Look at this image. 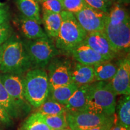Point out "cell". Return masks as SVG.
<instances>
[{"mask_svg":"<svg viewBox=\"0 0 130 130\" xmlns=\"http://www.w3.org/2000/svg\"><path fill=\"white\" fill-rule=\"evenodd\" d=\"M0 104L4 107L12 118H17L21 115V112L13 100L8 93L7 90L0 80Z\"/></svg>","mask_w":130,"mask_h":130,"instance_id":"22","label":"cell"},{"mask_svg":"<svg viewBox=\"0 0 130 130\" xmlns=\"http://www.w3.org/2000/svg\"><path fill=\"white\" fill-rule=\"evenodd\" d=\"M96 81L108 82L116 74L118 66L110 61H104L93 65Z\"/></svg>","mask_w":130,"mask_h":130,"instance_id":"20","label":"cell"},{"mask_svg":"<svg viewBox=\"0 0 130 130\" xmlns=\"http://www.w3.org/2000/svg\"><path fill=\"white\" fill-rule=\"evenodd\" d=\"M57 1H60V3H62V2H63V0H57Z\"/></svg>","mask_w":130,"mask_h":130,"instance_id":"40","label":"cell"},{"mask_svg":"<svg viewBox=\"0 0 130 130\" xmlns=\"http://www.w3.org/2000/svg\"><path fill=\"white\" fill-rule=\"evenodd\" d=\"M41 116L44 122L51 130L60 129L68 127L66 113L57 115H43L41 114Z\"/></svg>","mask_w":130,"mask_h":130,"instance_id":"26","label":"cell"},{"mask_svg":"<svg viewBox=\"0 0 130 130\" xmlns=\"http://www.w3.org/2000/svg\"><path fill=\"white\" fill-rule=\"evenodd\" d=\"M0 80L21 113L22 112L27 113L30 111L31 105L26 100L24 95L22 75L3 74L0 75Z\"/></svg>","mask_w":130,"mask_h":130,"instance_id":"7","label":"cell"},{"mask_svg":"<svg viewBox=\"0 0 130 130\" xmlns=\"http://www.w3.org/2000/svg\"><path fill=\"white\" fill-rule=\"evenodd\" d=\"M116 96L109 81L89 84L86 111L113 116L116 111Z\"/></svg>","mask_w":130,"mask_h":130,"instance_id":"2","label":"cell"},{"mask_svg":"<svg viewBox=\"0 0 130 130\" xmlns=\"http://www.w3.org/2000/svg\"><path fill=\"white\" fill-rule=\"evenodd\" d=\"M86 4L84 0H63L62 2L63 10L73 14L80 11Z\"/></svg>","mask_w":130,"mask_h":130,"instance_id":"27","label":"cell"},{"mask_svg":"<svg viewBox=\"0 0 130 130\" xmlns=\"http://www.w3.org/2000/svg\"><path fill=\"white\" fill-rule=\"evenodd\" d=\"M50 63L48 73H47L50 86H61L72 83V67L69 62L65 60L55 59Z\"/></svg>","mask_w":130,"mask_h":130,"instance_id":"10","label":"cell"},{"mask_svg":"<svg viewBox=\"0 0 130 130\" xmlns=\"http://www.w3.org/2000/svg\"><path fill=\"white\" fill-rule=\"evenodd\" d=\"M71 81L78 87L96 81L93 66L77 63L71 69Z\"/></svg>","mask_w":130,"mask_h":130,"instance_id":"15","label":"cell"},{"mask_svg":"<svg viewBox=\"0 0 130 130\" xmlns=\"http://www.w3.org/2000/svg\"><path fill=\"white\" fill-rule=\"evenodd\" d=\"M9 9L6 6H1L0 7V25L8 22L9 19Z\"/></svg>","mask_w":130,"mask_h":130,"instance_id":"32","label":"cell"},{"mask_svg":"<svg viewBox=\"0 0 130 130\" xmlns=\"http://www.w3.org/2000/svg\"><path fill=\"white\" fill-rule=\"evenodd\" d=\"M0 130H1V129H0Z\"/></svg>","mask_w":130,"mask_h":130,"instance_id":"41","label":"cell"},{"mask_svg":"<svg viewBox=\"0 0 130 130\" xmlns=\"http://www.w3.org/2000/svg\"><path fill=\"white\" fill-rule=\"evenodd\" d=\"M89 85L86 84L78 87L65 105L66 112L86 111L88 96Z\"/></svg>","mask_w":130,"mask_h":130,"instance_id":"16","label":"cell"},{"mask_svg":"<svg viewBox=\"0 0 130 130\" xmlns=\"http://www.w3.org/2000/svg\"><path fill=\"white\" fill-rule=\"evenodd\" d=\"M14 23L17 25L21 34L27 39L37 40L48 38L46 32L40 27V24L36 21L21 15L15 19Z\"/></svg>","mask_w":130,"mask_h":130,"instance_id":"13","label":"cell"},{"mask_svg":"<svg viewBox=\"0 0 130 130\" xmlns=\"http://www.w3.org/2000/svg\"><path fill=\"white\" fill-rule=\"evenodd\" d=\"M103 1H104L105 3H106L107 5L108 6H108H110V5H111L112 2L113 1V0H103Z\"/></svg>","mask_w":130,"mask_h":130,"instance_id":"35","label":"cell"},{"mask_svg":"<svg viewBox=\"0 0 130 130\" xmlns=\"http://www.w3.org/2000/svg\"><path fill=\"white\" fill-rule=\"evenodd\" d=\"M3 6V4L2 3L0 2V7H1V6Z\"/></svg>","mask_w":130,"mask_h":130,"instance_id":"39","label":"cell"},{"mask_svg":"<svg viewBox=\"0 0 130 130\" xmlns=\"http://www.w3.org/2000/svg\"><path fill=\"white\" fill-rule=\"evenodd\" d=\"M66 112L64 105L60 104L51 98L46 99L40 106L37 108V113L43 115H57Z\"/></svg>","mask_w":130,"mask_h":130,"instance_id":"23","label":"cell"},{"mask_svg":"<svg viewBox=\"0 0 130 130\" xmlns=\"http://www.w3.org/2000/svg\"><path fill=\"white\" fill-rule=\"evenodd\" d=\"M74 14L82 28L89 34L103 31L108 13L86 4L80 11Z\"/></svg>","mask_w":130,"mask_h":130,"instance_id":"9","label":"cell"},{"mask_svg":"<svg viewBox=\"0 0 130 130\" xmlns=\"http://www.w3.org/2000/svg\"><path fill=\"white\" fill-rule=\"evenodd\" d=\"M19 130H51L42 119L41 114H31L22 123Z\"/></svg>","mask_w":130,"mask_h":130,"instance_id":"24","label":"cell"},{"mask_svg":"<svg viewBox=\"0 0 130 130\" xmlns=\"http://www.w3.org/2000/svg\"><path fill=\"white\" fill-rule=\"evenodd\" d=\"M103 32L116 54L121 51L129 52L130 47V19L113 25L106 21Z\"/></svg>","mask_w":130,"mask_h":130,"instance_id":"8","label":"cell"},{"mask_svg":"<svg viewBox=\"0 0 130 130\" xmlns=\"http://www.w3.org/2000/svg\"><path fill=\"white\" fill-rule=\"evenodd\" d=\"M116 106L118 121L130 130V98L129 95H123Z\"/></svg>","mask_w":130,"mask_h":130,"instance_id":"21","label":"cell"},{"mask_svg":"<svg viewBox=\"0 0 130 130\" xmlns=\"http://www.w3.org/2000/svg\"><path fill=\"white\" fill-rule=\"evenodd\" d=\"M84 43L102 56L106 60L110 61L116 56L103 31L87 34Z\"/></svg>","mask_w":130,"mask_h":130,"instance_id":"12","label":"cell"},{"mask_svg":"<svg viewBox=\"0 0 130 130\" xmlns=\"http://www.w3.org/2000/svg\"><path fill=\"white\" fill-rule=\"evenodd\" d=\"M78 87L73 83L61 86H50L48 98L65 106L70 97L77 90Z\"/></svg>","mask_w":130,"mask_h":130,"instance_id":"17","label":"cell"},{"mask_svg":"<svg viewBox=\"0 0 130 130\" xmlns=\"http://www.w3.org/2000/svg\"><path fill=\"white\" fill-rule=\"evenodd\" d=\"M66 118L71 130H87L113 121L115 117L84 111L66 112Z\"/></svg>","mask_w":130,"mask_h":130,"instance_id":"6","label":"cell"},{"mask_svg":"<svg viewBox=\"0 0 130 130\" xmlns=\"http://www.w3.org/2000/svg\"><path fill=\"white\" fill-rule=\"evenodd\" d=\"M31 67L22 40L12 36L1 45L0 71L3 74L23 75Z\"/></svg>","mask_w":130,"mask_h":130,"instance_id":"1","label":"cell"},{"mask_svg":"<svg viewBox=\"0 0 130 130\" xmlns=\"http://www.w3.org/2000/svg\"><path fill=\"white\" fill-rule=\"evenodd\" d=\"M60 14L62 21L56 38V47L61 51L71 53L75 47L84 41L87 33L72 13L63 10Z\"/></svg>","mask_w":130,"mask_h":130,"instance_id":"4","label":"cell"},{"mask_svg":"<svg viewBox=\"0 0 130 130\" xmlns=\"http://www.w3.org/2000/svg\"><path fill=\"white\" fill-rule=\"evenodd\" d=\"M12 123V118L9 116L4 107L0 104V124L10 125Z\"/></svg>","mask_w":130,"mask_h":130,"instance_id":"31","label":"cell"},{"mask_svg":"<svg viewBox=\"0 0 130 130\" xmlns=\"http://www.w3.org/2000/svg\"><path fill=\"white\" fill-rule=\"evenodd\" d=\"M110 130H129L126 128L125 126H124L123 125H122L121 123L119 122L117 120L115 119V123L113 127Z\"/></svg>","mask_w":130,"mask_h":130,"instance_id":"34","label":"cell"},{"mask_svg":"<svg viewBox=\"0 0 130 130\" xmlns=\"http://www.w3.org/2000/svg\"><path fill=\"white\" fill-rule=\"evenodd\" d=\"M128 19H130L127 11L122 6L118 4L114 6L108 13L106 21L111 25H116L125 22Z\"/></svg>","mask_w":130,"mask_h":130,"instance_id":"25","label":"cell"},{"mask_svg":"<svg viewBox=\"0 0 130 130\" xmlns=\"http://www.w3.org/2000/svg\"><path fill=\"white\" fill-rule=\"evenodd\" d=\"M87 6L101 11L102 12L108 13V6L103 0H84Z\"/></svg>","mask_w":130,"mask_h":130,"instance_id":"30","label":"cell"},{"mask_svg":"<svg viewBox=\"0 0 130 130\" xmlns=\"http://www.w3.org/2000/svg\"><path fill=\"white\" fill-rule=\"evenodd\" d=\"M21 15L41 24L40 7L36 0H15Z\"/></svg>","mask_w":130,"mask_h":130,"instance_id":"19","label":"cell"},{"mask_svg":"<svg viewBox=\"0 0 130 130\" xmlns=\"http://www.w3.org/2000/svg\"><path fill=\"white\" fill-rule=\"evenodd\" d=\"M41 3L43 11L60 13L63 10L62 3L57 0H43Z\"/></svg>","mask_w":130,"mask_h":130,"instance_id":"28","label":"cell"},{"mask_svg":"<svg viewBox=\"0 0 130 130\" xmlns=\"http://www.w3.org/2000/svg\"><path fill=\"white\" fill-rule=\"evenodd\" d=\"M36 1H37L38 3H41L42 1H43V0H36Z\"/></svg>","mask_w":130,"mask_h":130,"instance_id":"38","label":"cell"},{"mask_svg":"<svg viewBox=\"0 0 130 130\" xmlns=\"http://www.w3.org/2000/svg\"><path fill=\"white\" fill-rule=\"evenodd\" d=\"M32 66L43 68L57 54V49L48 38L22 41Z\"/></svg>","mask_w":130,"mask_h":130,"instance_id":"5","label":"cell"},{"mask_svg":"<svg viewBox=\"0 0 130 130\" xmlns=\"http://www.w3.org/2000/svg\"><path fill=\"white\" fill-rule=\"evenodd\" d=\"M57 130H71L70 128H63V129H57Z\"/></svg>","mask_w":130,"mask_h":130,"instance_id":"37","label":"cell"},{"mask_svg":"<svg viewBox=\"0 0 130 130\" xmlns=\"http://www.w3.org/2000/svg\"><path fill=\"white\" fill-rule=\"evenodd\" d=\"M109 82L117 95H129L130 60L129 57L120 61L116 74Z\"/></svg>","mask_w":130,"mask_h":130,"instance_id":"11","label":"cell"},{"mask_svg":"<svg viewBox=\"0 0 130 130\" xmlns=\"http://www.w3.org/2000/svg\"><path fill=\"white\" fill-rule=\"evenodd\" d=\"M50 89L48 74L42 68L30 69L24 77V95L34 108H39L48 98Z\"/></svg>","mask_w":130,"mask_h":130,"instance_id":"3","label":"cell"},{"mask_svg":"<svg viewBox=\"0 0 130 130\" xmlns=\"http://www.w3.org/2000/svg\"><path fill=\"white\" fill-rule=\"evenodd\" d=\"M12 28L9 22L0 25V45H2L12 36Z\"/></svg>","mask_w":130,"mask_h":130,"instance_id":"29","label":"cell"},{"mask_svg":"<svg viewBox=\"0 0 130 130\" xmlns=\"http://www.w3.org/2000/svg\"><path fill=\"white\" fill-rule=\"evenodd\" d=\"M61 21L60 13L43 11L42 22L47 36L57 38L61 27Z\"/></svg>","mask_w":130,"mask_h":130,"instance_id":"18","label":"cell"},{"mask_svg":"<svg viewBox=\"0 0 130 130\" xmlns=\"http://www.w3.org/2000/svg\"><path fill=\"white\" fill-rule=\"evenodd\" d=\"M114 123H115V120L113 121L109 122L108 123H104V124H102L101 125H100L93 128H91V129L87 130H110L111 129V128L113 127Z\"/></svg>","mask_w":130,"mask_h":130,"instance_id":"33","label":"cell"},{"mask_svg":"<svg viewBox=\"0 0 130 130\" xmlns=\"http://www.w3.org/2000/svg\"><path fill=\"white\" fill-rule=\"evenodd\" d=\"M1 45H0V62H1Z\"/></svg>","mask_w":130,"mask_h":130,"instance_id":"36","label":"cell"},{"mask_svg":"<svg viewBox=\"0 0 130 130\" xmlns=\"http://www.w3.org/2000/svg\"><path fill=\"white\" fill-rule=\"evenodd\" d=\"M71 53L73 58L78 63L93 66L99 63L106 61L103 57L84 42L75 47Z\"/></svg>","mask_w":130,"mask_h":130,"instance_id":"14","label":"cell"}]
</instances>
